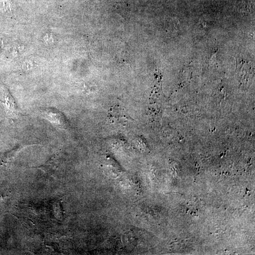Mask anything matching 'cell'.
I'll return each mask as SVG.
<instances>
[{"mask_svg": "<svg viewBox=\"0 0 255 255\" xmlns=\"http://www.w3.org/2000/svg\"><path fill=\"white\" fill-rule=\"evenodd\" d=\"M22 68L25 71L31 70L33 68L32 62H30V61H27V62H24L23 64L22 65Z\"/></svg>", "mask_w": 255, "mask_h": 255, "instance_id": "obj_4", "label": "cell"}, {"mask_svg": "<svg viewBox=\"0 0 255 255\" xmlns=\"http://www.w3.org/2000/svg\"><path fill=\"white\" fill-rule=\"evenodd\" d=\"M0 101L4 105L7 116L12 119H17V107L14 99L8 91L4 92V94L0 97Z\"/></svg>", "mask_w": 255, "mask_h": 255, "instance_id": "obj_1", "label": "cell"}, {"mask_svg": "<svg viewBox=\"0 0 255 255\" xmlns=\"http://www.w3.org/2000/svg\"><path fill=\"white\" fill-rule=\"evenodd\" d=\"M108 116L109 120L111 122L117 124L124 125L130 121L129 116L126 114L124 109L117 106L111 108Z\"/></svg>", "mask_w": 255, "mask_h": 255, "instance_id": "obj_2", "label": "cell"}, {"mask_svg": "<svg viewBox=\"0 0 255 255\" xmlns=\"http://www.w3.org/2000/svg\"><path fill=\"white\" fill-rule=\"evenodd\" d=\"M42 114L52 123L62 127L65 124L62 115L58 111L52 110H45L42 111Z\"/></svg>", "mask_w": 255, "mask_h": 255, "instance_id": "obj_3", "label": "cell"}]
</instances>
